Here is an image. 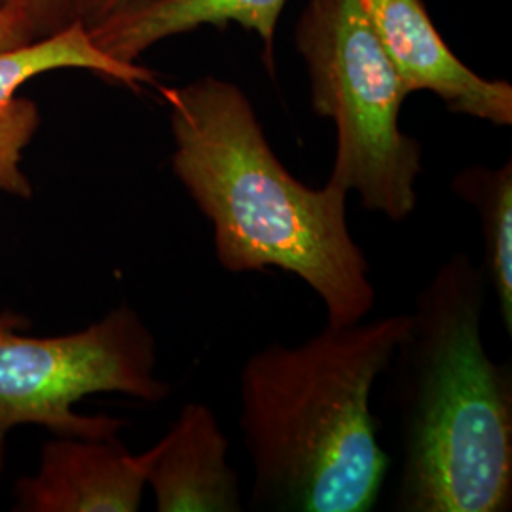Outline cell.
<instances>
[{
	"label": "cell",
	"mask_w": 512,
	"mask_h": 512,
	"mask_svg": "<svg viewBox=\"0 0 512 512\" xmlns=\"http://www.w3.org/2000/svg\"><path fill=\"white\" fill-rule=\"evenodd\" d=\"M160 90L175 143L173 175L211 222L220 266L232 274L279 268L300 277L321 298L329 325L366 319L376 289L349 230L348 192L294 179L234 82L203 76Z\"/></svg>",
	"instance_id": "1"
},
{
	"label": "cell",
	"mask_w": 512,
	"mask_h": 512,
	"mask_svg": "<svg viewBox=\"0 0 512 512\" xmlns=\"http://www.w3.org/2000/svg\"><path fill=\"white\" fill-rule=\"evenodd\" d=\"M488 287L471 256L444 260L385 368L401 448L395 511L512 509V370L482 342Z\"/></svg>",
	"instance_id": "2"
},
{
	"label": "cell",
	"mask_w": 512,
	"mask_h": 512,
	"mask_svg": "<svg viewBox=\"0 0 512 512\" xmlns=\"http://www.w3.org/2000/svg\"><path fill=\"white\" fill-rule=\"evenodd\" d=\"M408 313L329 325L300 346L253 353L239 378V431L253 463V511L368 512L391 459L378 440L372 389Z\"/></svg>",
	"instance_id": "3"
},
{
	"label": "cell",
	"mask_w": 512,
	"mask_h": 512,
	"mask_svg": "<svg viewBox=\"0 0 512 512\" xmlns=\"http://www.w3.org/2000/svg\"><path fill=\"white\" fill-rule=\"evenodd\" d=\"M296 48L310 76L311 107L336 128L327 183L357 192L391 222L418 207L421 145L401 129L408 97L361 0H308Z\"/></svg>",
	"instance_id": "4"
},
{
	"label": "cell",
	"mask_w": 512,
	"mask_h": 512,
	"mask_svg": "<svg viewBox=\"0 0 512 512\" xmlns=\"http://www.w3.org/2000/svg\"><path fill=\"white\" fill-rule=\"evenodd\" d=\"M27 317L0 313V475L6 437L18 425H40L59 437L112 439L126 421L82 416L74 404L93 393H124L162 403L171 385L156 378V338L128 304L63 336H23Z\"/></svg>",
	"instance_id": "5"
},
{
	"label": "cell",
	"mask_w": 512,
	"mask_h": 512,
	"mask_svg": "<svg viewBox=\"0 0 512 512\" xmlns=\"http://www.w3.org/2000/svg\"><path fill=\"white\" fill-rule=\"evenodd\" d=\"M406 95L435 93L446 109L512 124V86L471 71L440 37L423 0H361Z\"/></svg>",
	"instance_id": "6"
},
{
	"label": "cell",
	"mask_w": 512,
	"mask_h": 512,
	"mask_svg": "<svg viewBox=\"0 0 512 512\" xmlns=\"http://www.w3.org/2000/svg\"><path fill=\"white\" fill-rule=\"evenodd\" d=\"M59 69H84L110 82L124 84L139 92L154 86L156 74L135 63L126 65L95 44L84 21H76L52 37L33 40L18 48L0 52V192L33 198V186L21 171L23 150L29 147L40 126L37 103L19 97V88L40 74Z\"/></svg>",
	"instance_id": "7"
},
{
	"label": "cell",
	"mask_w": 512,
	"mask_h": 512,
	"mask_svg": "<svg viewBox=\"0 0 512 512\" xmlns=\"http://www.w3.org/2000/svg\"><path fill=\"white\" fill-rule=\"evenodd\" d=\"M150 461L152 448L133 456L116 437H59L42 448L37 475L19 478L14 511H139Z\"/></svg>",
	"instance_id": "8"
},
{
	"label": "cell",
	"mask_w": 512,
	"mask_h": 512,
	"mask_svg": "<svg viewBox=\"0 0 512 512\" xmlns=\"http://www.w3.org/2000/svg\"><path fill=\"white\" fill-rule=\"evenodd\" d=\"M230 442L215 412L188 403L164 439L152 446L147 486L160 512H238L239 475L228 463Z\"/></svg>",
	"instance_id": "9"
},
{
	"label": "cell",
	"mask_w": 512,
	"mask_h": 512,
	"mask_svg": "<svg viewBox=\"0 0 512 512\" xmlns=\"http://www.w3.org/2000/svg\"><path fill=\"white\" fill-rule=\"evenodd\" d=\"M287 0H129L88 27L93 44L112 59L135 65L165 38L211 25L224 31L236 23L264 46L262 61L274 73L275 31Z\"/></svg>",
	"instance_id": "10"
},
{
	"label": "cell",
	"mask_w": 512,
	"mask_h": 512,
	"mask_svg": "<svg viewBox=\"0 0 512 512\" xmlns=\"http://www.w3.org/2000/svg\"><path fill=\"white\" fill-rule=\"evenodd\" d=\"M459 200L475 207L484 239L482 270L494 289L501 323L512 334V162L471 165L452 181Z\"/></svg>",
	"instance_id": "11"
},
{
	"label": "cell",
	"mask_w": 512,
	"mask_h": 512,
	"mask_svg": "<svg viewBox=\"0 0 512 512\" xmlns=\"http://www.w3.org/2000/svg\"><path fill=\"white\" fill-rule=\"evenodd\" d=\"M2 6H12L21 12L33 40H42L82 21L84 0H0Z\"/></svg>",
	"instance_id": "12"
},
{
	"label": "cell",
	"mask_w": 512,
	"mask_h": 512,
	"mask_svg": "<svg viewBox=\"0 0 512 512\" xmlns=\"http://www.w3.org/2000/svg\"><path fill=\"white\" fill-rule=\"evenodd\" d=\"M29 42H33V35L21 12L12 6H2L0 8V52L18 48Z\"/></svg>",
	"instance_id": "13"
},
{
	"label": "cell",
	"mask_w": 512,
	"mask_h": 512,
	"mask_svg": "<svg viewBox=\"0 0 512 512\" xmlns=\"http://www.w3.org/2000/svg\"><path fill=\"white\" fill-rule=\"evenodd\" d=\"M129 0H84L82 21L86 27H93L101 19L107 18L116 8L128 4Z\"/></svg>",
	"instance_id": "14"
}]
</instances>
